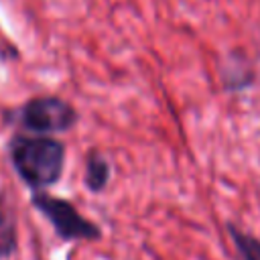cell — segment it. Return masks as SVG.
Here are the masks:
<instances>
[{"label": "cell", "mask_w": 260, "mask_h": 260, "mask_svg": "<svg viewBox=\"0 0 260 260\" xmlns=\"http://www.w3.org/2000/svg\"><path fill=\"white\" fill-rule=\"evenodd\" d=\"M8 156L18 177L30 189H47L61 179L65 146L57 138L14 134L8 142Z\"/></svg>", "instance_id": "6da1fadb"}, {"label": "cell", "mask_w": 260, "mask_h": 260, "mask_svg": "<svg viewBox=\"0 0 260 260\" xmlns=\"http://www.w3.org/2000/svg\"><path fill=\"white\" fill-rule=\"evenodd\" d=\"M6 118L18 122L22 128L39 134H59L67 132L77 122V110L57 95H39L22 104L16 112Z\"/></svg>", "instance_id": "7a4b0ae2"}, {"label": "cell", "mask_w": 260, "mask_h": 260, "mask_svg": "<svg viewBox=\"0 0 260 260\" xmlns=\"http://www.w3.org/2000/svg\"><path fill=\"white\" fill-rule=\"evenodd\" d=\"M32 205L35 209H39L49 223L53 225V230L57 232V236L65 242L69 240H100L102 238V230L89 221L87 217H83L77 207L73 203H69L67 199L61 197H53L49 193H35L32 195Z\"/></svg>", "instance_id": "3957f363"}, {"label": "cell", "mask_w": 260, "mask_h": 260, "mask_svg": "<svg viewBox=\"0 0 260 260\" xmlns=\"http://www.w3.org/2000/svg\"><path fill=\"white\" fill-rule=\"evenodd\" d=\"M18 246V232H16V215L10 201L0 195V260L10 258Z\"/></svg>", "instance_id": "277c9868"}, {"label": "cell", "mask_w": 260, "mask_h": 260, "mask_svg": "<svg viewBox=\"0 0 260 260\" xmlns=\"http://www.w3.org/2000/svg\"><path fill=\"white\" fill-rule=\"evenodd\" d=\"M110 181V162L104 154H100L98 150L87 152L85 158V175H83V183L85 189L91 193H100L106 189Z\"/></svg>", "instance_id": "5b68a950"}, {"label": "cell", "mask_w": 260, "mask_h": 260, "mask_svg": "<svg viewBox=\"0 0 260 260\" xmlns=\"http://www.w3.org/2000/svg\"><path fill=\"white\" fill-rule=\"evenodd\" d=\"M228 232L242 260H260V240L256 236L240 230L234 223H228Z\"/></svg>", "instance_id": "8992f818"}]
</instances>
